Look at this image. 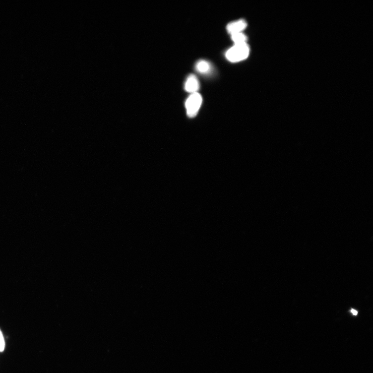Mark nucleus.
Here are the masks:
<instances>
[{"label": "nucleus", "mask_w": 373, "mask_h": 373, "mask_svg": "<svg viewBox=\"0 0 373 373\" xmlns=\"http://www.w3.org/2000/svg\"><path fill=\"white\" fill-rule=\"evenodd\" d=\"M249 53L250 49L247 43L238 44H235L227 51L226 57L231 62H238L247 60Z\"/></svg>", "instance_id": "nucleus-1"}, {"label": "nucleus", "mask_w": 373, "mask_h": 373, "mask_svg": "<svg viewBox=\"0 0 373 373\" xmlns=\"http://www.w3.org/2000/svg\"><path fill=\"white\" fill-rule=\"evenodd\" d=\"M202 101V96L198 92L192 93L186 99L185 106L186 114L189 118H194L197 115L201 108Z\"/></svg>", "instance_id": "nucleus-2"}, {"label": "nucleus", "mask_w": 373, "mask_h": 373, "mask_svg": "<svg viewBox=\"0 0 373 373\" xmlns=\"http://www.w3.org/2000/svg\"><path fill=\"white\" fill-rule=\"evenodd\" d=\"M248 26L247 21L244 19L231 22L227 26V30L231 35L242 32Z\"/></svg>", "instance_id": "nucleus-3"}, {"label": "nucleus", "mask_w": 373, "mask_h": 373, "mask_svg": "<svg viewBox=\"0 0 373 373\" xmlns=\"http://www.w3.org/2000/svg\"><path fill=\"white\" fill-rule=\"evenodd\" d=\"M200 89L199 81L193 74L190 75L186 79L185 84V89L186 92L194 93L197 92Z\"/></svg>", "instance_id": "nucleus-4"}, {"label": "nucleus", "mask_w": 373, "mask_h": 373, "mask_svg": "<svg viewBox=\"0 0 373 373\" xmlns=\"http://www.w3.org/2000/svg\"><path fill=\"white\" fill-rule=\"evenodd\" d=\"M195 68L196 71L200 73L207 74L211 71V65L207 61L201 60L196 63Z\"/></svg>", "instance_id": "nucleus-5"}, {"label": "nucleus", "mask_w": 373, "mask_h": 373, "mask_svg": "<svg viewBox=\"0 0 373 373\" xmlns=\"http://www.w3.org/2000/svg\"><path fill=\"white\" fill-rule=\"evenodd\" d=\"M231 36V39L234 42L235 44L247 43L248 40L246 35L242 32L233 34Z\"/></svg>", "instance_id": "nucleus-6"}, {"label": "nucleus", "mask_w": 373, "mask_h": 373, "mask_svg": "<svg viewBox=\"0 0 373 373\" xmlns=\"http://www.w3.org/2000/svg\"><path fill=\"white\" fill-rule=\"evenodd\" d=\"M5 346V344L3 334L1 330H0V352H2L4 351Z\"/></svg>", "instance_id": "nucleus-7"}, {"label": "nucleus", "mask_w": 373, "mask_h": 373, "mask_svg": "<svg viewBox=\"0 0 373 373\" xmlns=\"http://www.w3.org/2000/svg\"><path fill=\"white\" fill-rule=\"evenodd\" d=\"M351 312L353 313V315L354 316L357 315L358 311L354 309H352L351 311Z\"/></svg>", "instance_id": "nucleus-8"}]
</instances>
